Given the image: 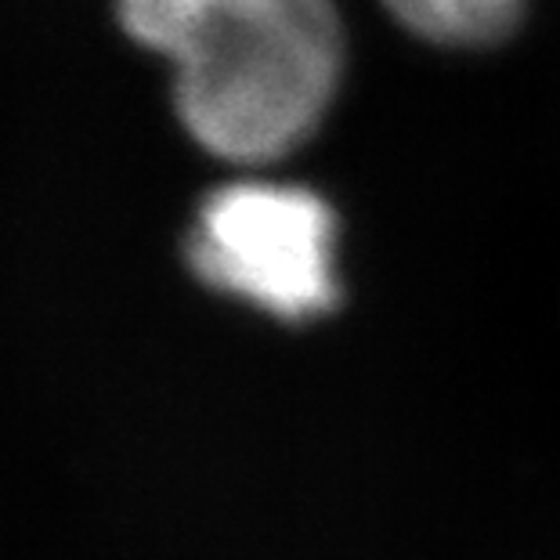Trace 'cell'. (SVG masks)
I'll list each match as a JSON object with an SVG mask.
<instances>
[{
  "label": "cell",
  "instance_id": "3957f363",
  "mask_svg": "<svg viewBox=\"0 0 560 560\" xmlns=\"http://www.w3.org/2000/svg\"><path fill=\"white\" fill-rule=\"evenodd\" d=\"M390 19L441 47H492L517 30L524 0H384Z\"/></svg>",
  "mask_w": 560,
  "mask_h": 560
},
{
  "label": "cell",
  "instance_id": "6da1fadb",
  "mask_svg": "<svg viewBox=\"0 0 560 560\" xmlns=\"http://www.w3.org/2000/svg\"><path fill=\"white\" fill-rule=\"evenodd\" d=\"M116 11L141 47L171 58L177 116L221 160L293 152L340 88L332 0H116Z\"/></svg>",
  "mask_w": 560,
  "mask_h": 560
},
{
  "label": "cell",
  "instance_id": "7a4b0ae2",
  "mask_svg": "<svg viewBox=\"0 0 560 560\" xmlns=\"http://www.w3.org/2000/svg\"><path fill=\"white\" fill-rule=\"evenodd\" d=\"M188 265L221 293L304 322L329 312L337 282V218L312 188L240 182L199 207Z\"/></svg>",
  "mask_w": 560,
  "mask_h": 560
}]
</instances>
